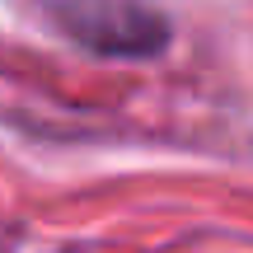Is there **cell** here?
I'll use <instances>...</instances> for the list:
<instances>
[{"instance_id": "2", "label": "cell", "mask_w": 253, "mask_h": 253, "mask_svg": "<svg viewBox=\"0 0 253 253\" xmlns=\"http://www.w3.org/2000/svg\"><path fill=\"white\" fill-rule=\"evenodd\" d=\"M47 253H89V249H80V244H61V249H47Z\"/></svg>"}, {"instance_id": "1", "label": "cell", "mask_w": 253, "mask_h": 253, "mask_svg": "<svg viewBox=\"0 0 253 253\" xmlns=\"http://www.w3.org/2000/svg\"><path fill=\"white\" fill-rule=\"evenodd\" d=\"M71 47L103 61H155L173 42V19L155 0H38Z\"/></svg>"}]
</instances>
